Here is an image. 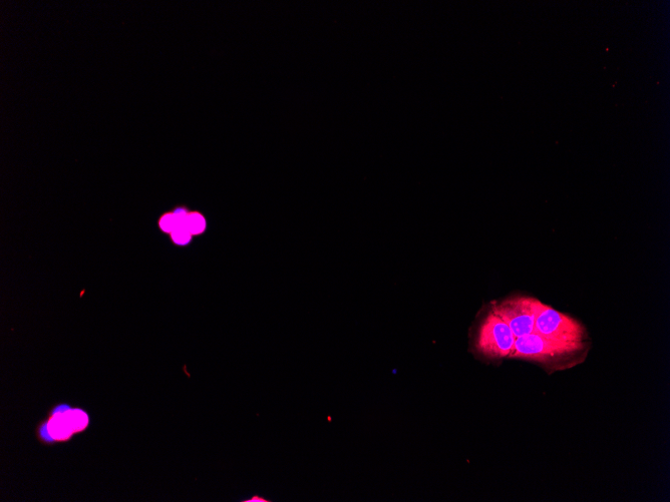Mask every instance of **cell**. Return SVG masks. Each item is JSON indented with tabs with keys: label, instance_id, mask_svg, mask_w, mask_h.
<instances>
[{
	"label": "cell",
	"instance_id": "obj_1",
	"mask_svg": "<svg viewBox=\"0 0 670 502\" xmlns=\"http://www.w3.org/2000/svg\"><path fill=\"white\" fill-rule=\"evenodd\" d=\"M90 425L89 414L66 403L54 406L38 425L36 434L45 445L69 442L76 434L85 432Z\"/></svg>",
	"mask_w": 670,
	"mask_h": 502
},
{
	"label": "cell",
	"instance_id": "obj_2",
	"mask_svg": "<svg viewBox=\"0 0 670 502\" xmlns=\"http://www.w3.org/2000/svg\"><path fill=\"white\" fill-rule=\"evenodd\" d=\"M515 341L508 324L492 310L479 327L475 347L486 358L503 359L511 356Z\"/></svg>",
	"mask_w": 670,
	"mask_h": 502
},
{
	"label": "cell",
	"instance_id": "obj_3",
	"mask_svg": "<svg viewBox=\"0 0 670 502\" xmlns=\"http://www.w3.org/2000/svg\"><path fill=\"white\" fill-rule=\"evenodd\" d=\"M543 306L538 299L516 296L498 303L492 310L508 324L517 339L534 332Z\"/></svg>",
	"mask_w": 670,
	"mask_h": 502
},
{
	"label": "cell",
	"instance_id": "obj_4",
	"mask_svg": "<svg viewBox=\"0 0 670 502\" xmlns=\"http://www.w3.org/2000/svg\"><path fill=\"white\" fill-rule=\"evenodd\" d=\"M534 332L563 343L582 344L584 328L574 318L544 305L536 318Z\"/></svg>",
	"mask_w": 670,
	"mask_h": 502
},
{
	"label": "cell",
	"instance_id": "obj_5",
	"mask_svg": "<svg viewBox=\"0 0 670 502\" xmlns=\"http://www.w3.org/2000/svg\"><path fill=\"white\" fill-rule=\"evenodd\" d=\"M581 347L582 344L558 342L533 332L516 339L510 357L534 361H546L571 354L579 350Z\"/></svg>",
	"mask_w": 670,
	"mask_h": 502
},
{
	"label": "cell",
	"instance_id": "obj_6",
	"mask_svg": "<svg viewBox=\"0 0 670 502\" xmlns=\"http://www.w3.org/2000/svg\"><path fill=\"white\" fill-rule=\"evenodd\" d=\"M184 227L187 228L195 238L206 233L208 223L202 213L198 211H189Z\"/></svg>",
	"mask_w": 670,
	"mask_h": 502
},
{
	"label": "cell",
	"instance_id": "obj_7",
	"mask_svg": "<svg viewBox=\"0 0 670 502\" xmlns=\"http://www.w3.org/2000/svg\"><path fill=\"white\" fill-rule=\"evenodd\" d=\"M158 227L163 233L168 235L173 233L177 228L181 227L180 221L177 215L175 214L174 210L164 213L159 218Z\"/></svg>",
	"mask_w": 670,
	"mask_h": 502
},
{
	"label": "cell",
	"instance_id": "obj_8",
	"mask_svg": "<svg viewBox=\"0 0 670 502\" xmlns=\"http://www.w3.org/2000/svg\"><path fill=\"white\" fill-rule=\"evenodd\" d=\"M170 239L177 247H187L192 244L194 236L187 228L179 227L170 234Z\"/></svg>",
	"mask_w": 670,
	"mask_h": 502
},
{
	"label": "cell",
	"instance_id": "obj_9",
	"mask_svg": "<svg viewBox=\"0 0 670 502\" xmlns=\"http://www.w3.org/2000/svg\"><path fill=\"white\" fill-rule=\"evenodd\" d=\"M273 500L266 499L263 496L254 494L252 497L242 500V502H272Z\"/></svg>",
	"mask_w": 670,
	"mask_h": 502
}]
</instances>
